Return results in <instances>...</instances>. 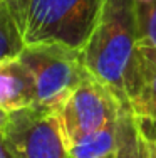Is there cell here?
<instances>
[{"mask_svg":"<svg viewBox=\"0 0 156 158\" xmlns=\"http://www.w3.org/2000/svg\"><path fill=\"white\" fill-rule=\"evenodd\" d=\"M139 136L148 143H156V104L131 110Z\"/></svg>","mask_w":156,"mask_h":158,"instance_id":"11","label":"cell"},{"mask_svg":"<svg viewBox=\"0 0 156 158\" xmlns=\"http://www.w3.org/2000/svg\"><path fill=\"white\" fill-rule=\"evenodd\" d=\"M27 47L24 31L3 5H0V62L18 59Z\"/></svg>","mask_w":156,"mask_h":158,"instance_id":"9","label":"cell"},{"mask_svg":"<svg viewBox=\"0 0 156 158\" xmlns=\"http://www.w3.org/2000/svg\"><path fill=\"white\" fill-rule=\"evenodd\" d=\"M106 158H116V153H113V155H109V156H106Z\"/></svg>","mask_w":156,"mask_h":158,"instance_id":"15","label":"cell"},{"mask_svg":"<svg viewBox=\"0 0 156 158\" xmlns=\"http://www.w3.org/2000/svg\"><path fill=\"white\" fill-rule=\"evenodd\" d=\"M104 0H30L25 42L82 51L101 17Z\"/></svg>","mask_w":156,"mask_h":158,"instance_id":"2","label":"cell"},{"mask_svg":"<svg viewBox=\"0 0 156 158\" xmlns=\"http://www.w3.org/2000/svg\"><path fill=\"white\" fill-rule=\"evenodd\" d=\"M0 158H14V155L7 150V146L2 145V143H0Z\"/></svg>","mask_w":156,"mask_h":158,"instance_id":"14","label":"cell"},{"mask_svg":"<svg viewBox=\"0 0 156 158\" xmlns=\"http://www.w3.org/2000/svg\"><path fill=\"white\" fill-rule=\"evenodd\" d=\"M146 148H148L150 158H156V143H148L146 141Z\"/></svg>","mask_w":156,"mask_h":158,"instance_id":"13","label":"cell"},{"mask_svg":"<svg viewBox=\"0 0 156 158\" xmlns=\"http://www.w3.org/2000/svg\"><path fill=\"white\" fill-rule=\"evenodd\" d=\"M122 106L121 99L109 88L94 77H87L57 111L67 145L116 125Z\"/></svg>","mask_w":156,"mask_h":158,"instance_id":"5","label":"cell"},{"mask_svg":"<svg viewBox=\"0 0 156 158\" xmlns=\"http://www.w3.org/2000/svg\"><path fill=\"white\" fill-rule=\"evenodd\" d=\"M82 59L91 77L129 104L139 79V35L134 0H104Z\"/></svg>","mask_w":156,"mask_h":158,"instance_id":"1","label":"cell"},{"mask_svg":"<svg viewBox=\"0 0 156 158\" xmlns=\"http://www.w3.org/2000/svg\"><path fill=\"white\" fill-rule=\"evenodd\" d=\"M0 138L14 158H70L59 114L46 108L2 114Z\"/></svg>","mask_w":156,"mask_h":158,"instance_id":"4","label":"cell"},{"mask_svg":"<svg viewBox=\"0 0 156 158\" xmlns=\"http://www.w3.org/2000/svg\"><path fill=\"white\" fill-rule=\"evenodd\" d=\"M20 59L35 81V104L59 111L66 99L91 74L82 59V51L61 44H32L24 49Z\"/></svg>","mask_w":156,"mask_h":158,"instance_id":"3","label":"cell"},{"mask_svg":"<svg viewBox=\"0 0 156 158\" xmlns=\"http://www.w3.org/2000/svg\"><path fill=\"white\" fill-rule=\"evenodd\" d=\"M0 5H3L10 12V15L15 19L18 27L24 31L25 35V24H27V12L30 0H0Z\"/></svg>","mask_w":156,"mask_h":158,"instance_id":"12","label":"cell"},{"mask_svg":"<svg viewBox=\"0 0 156 158\" xmlns=\"http://www.w3.org/2000/svg\"><path fill=\"white\" fill-rule=\"evenodd\" d=\"M35 104V81L20 59L0 62V110L2 114Z\"/></svg>","mask_w":156,"mask_h":158,"instance_id":"6","label":"cell"},{"mask_svg":"<svg viewBox=\"0 0 156 158\" xmlns=\"http://www.w3.org/2000/svg\"><path fill=\"white\" fill-rule=\"evenodd\" d=\"M139 46L156 49V0H134Z\"/></svg>","mask_w":156,"mask_h":158,"instance_id":"10","label":"cell"},{"mask_svg":"<svg viewBox=\"0 0 156 158\" xmlns=\"http://www.w3.org/2000/svg\"><path fill=\"white\" fill-rule=\"evenodd\" d=\"M156 104V49L139 46L138 89L129 101L131 110Z\"/></svg>","mask_w":156,"mask_h":158,"instance_id":"7","label":"cell"},{"mask_svg":"<svg viewBox=\"0 0 156 158\" xmlns=\"http://www.w3.org/2000/svg\"><path fill=\"white\" fill-rule=\"evenodd\" d=\"M116 158H150L146 141L139 136L129 104H124L119 114V140Z\"/></svg>","mask_w":156,"mask_h":158,"instance_id":"8","label":"cell"}]
</instances>
